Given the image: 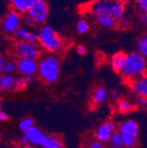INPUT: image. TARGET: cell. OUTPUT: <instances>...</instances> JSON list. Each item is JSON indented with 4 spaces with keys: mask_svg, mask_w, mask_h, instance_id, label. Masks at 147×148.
<instances>
[{
    "mask_svg": "<svg viewBox=\"0 0 147 148\" xmlns=\"http://www.w3.org/2000/svg\"><path fill=\"white\" fill-rule=\"evenodd\" d=\"M37 44L48 54L58 55L65 50L66 42L53 27L43 25L37 33Z\"/></svg>",
    "mask_w": 147,
    "mask_h": 148,
    "instance_id": "cell-1",
    "label": "cell"
},
{
    "mask_svg": "<svg viewBox=\"0 0 147 148\" xmlns=\"http://www.w3.org/2000/svg\"><path fill=\"white\" fill-rule=\"evenodd\" d=\"M147 71V60L141 54L133 51L126 54L125 61L120 74L123 79L131 82L133 79L142 76Z\"/></svg>",
    "mask_w": 147,
    "mask_h": 148,
    "instance_id": "cell-2",
    "label": "cell"
},
{
    "mask_svg": "<svg viewBox=\"0 0 147 148\" xmlns=\"http://www.w3.org/2000/svg\"><path fill=\"white\" fill-rule=\"evenodd\" d=\"M61 64L56 55H45L38 61L37 74L40 79L48 85L56 83L60 77Z\"/></svg>",
    "mask_w": 147,
    "mask_h": 148,
    "instance_id": "cell-3",
    "label": "cell"
},
{
    "mask_svg": "<svg viewBox=\"0 0 147 148\" xmlns=\"http://www.w3.org/2000/svg\"><path fill=\"white\" fill-rule=\"evenodd\" d=\"M90 10L94 16L99 14H107L111 16L116 22L124 18L125 14L124 5L115 2L113 0H95L91 4Z\"/></svg>",
    "mask_w": 147,
    "mask_h": 148,
    "instance_id": "cell-4",
    "label": "cell"
},
{
    "mask_svg": "<svg viewBox=\"0 0 147 148\" xmlns=\"http://www.w3.org/2000/svg\"><path fill=\"white\" fill-rule=\"evenodd\" d=\"M49 5L46 0H36L25 13V23L28 27H36L45 25L49 17Z\"/></svg>",
    "mask_w": 147,
    "mask_h": 148,
    "instance_id": "cell-5",
    "label": "cell"
},
{
    "mask_svg": "<svg viewBox=\"0 0 147 148\" xmlns=\"http://www.w3.org/2000/svg\"><path fill=\"white\" fill-rule=\"evenodd\" d=\"M118 132L123 140V146L126 148H134L138 140V125L132 119L125 120L118 126Z\"/></svg>",
    "mask_w": 147,
    "mask_h": 148,
    "instance_id": "cell-6",
    "label": "cell"
},
{
    "mask_svg": "<svg viewBox=\"0 0 147 148\" xmlns=\"http://www.w3.org/2000/svg\"><path fill=\"white\" fill-rule=\"evenodd\" d=\"M12 51L18 59L27 58L38 60L42 54V49L36 42H16L13 45Z\"/></svg>",
    "mask_w": 147,
    "mask_h": 148,
    "instance_id": "cell-7",
    "label": "cell"
},
{
    "mask_svg": "<svg viewBox=\"0 0 147 148\" xmlns=\"http://www.w3.org/2000/svg\"><path fill=\"white\" fill-rule=\"evenodd\" d=\"M23 21L22 15L13 10L7 12L1 21L2 31L8 36H12L16 30L21 27Z\"/></svg>",
    "mask_w": 147,
    "mask_h": 148,
    "instance_id": "cell-8",
    "label": "cell"
},
{
    "mask_svg": "<svg viewBox=\"0 0 147 148\" xmlns=\"http://www.w3.org/2000/svg\"><path fill=\"white\" fill-rule=\"evenodd\" d=\"M116 123L111 120H107L102 123L96 129V131L94 132L95 140L102 144L108 143L110 137H111L114 132H116Z\"/></svg>",
    "mask_w": 147,
    "mask_h": 148,
    "instance_id": "cell-9",
    "label": "cell"
},
{
    "mask_svg": "<svg viewBox=\"0 0 147 148\" xmlns=\"http://www.w3.org/2000/svg\"><path fill=\"white\" fill-rule=\"evenodd\" d=\"M16 64H17V71L20 73V75L33 77L35 74H37L38 60L21 58L18 59Z\"/></svg>",
    "mask_w": 147,
    "mask_h": 148,
    "instance_id": "cell-10",
    "label": "cell"
},
{
    "mask_svg": "<svg viewBox=\"0 0 147 148\" xmlns=\"http://www.w3.org/2000/svg\"><path fill=\"white\" fill-rule=\"evenodd\" d=\"M131 92L137 97H147V73L129 82Z\"/></svg>",
    "mask_w": 147,
    "mask_h": 148,
    "instance_id": "cell-11",
    "label": "cell"
},
{
    "mask_svg": "<svg viewBox=\"0 0 147 148\" xmlns=\"http://www.w3.org/2000/svg\"><path fill=\"white\" fill-rule=\"evenodd\" d=\"M12 37L16 42H37V33L26 27H20L13 34Z\"/></svg>",
    "mask_w": 147,
    "mask_h": 148,
    "instance_id": "cell-12",
    "label": "cell"
},
{
    "mask_svg": "<svg viewBox=\"0 0 147 148\" xmlns=\"http://www.w3.org/2000/svg\"><path fill=\"white\" fill-rule=\"evenodd\" d=\"M108 95H109V92L107 87L103 86H96L94 89L93 92H92V96H91L92 105L100 106L103 104L108 99Z\"/></svg>",
    "mask_w": 147,
    "mask_h": 148,
    "instance_id": "cell-13",
    "label": "cell"
},
{
    "mask_svg": "<svg viewBox=\"0 0 147 148\" xmlns=\"http://www.w3.org/2000/svg\"><path fill=\"white\" fill-rule=\"evenodd\" d=\"M39 147L41 148H64L62 138L54 134H47L45 133Z\"/></svg>",
    "mask_w": 147,
    "mask_h": 148,
    "instance_id": "cell-14",
    "label": "cell"
},
{
    "mask_svg": "<svg viewBox=\"0 0 147 148\" xmlns=\"http://www.w3.org/2000/svg\"><path fill=\"white\" fill-rule=\"evenodd\" d=\"M27 138H28V141H29V144L30 145H37L39 146L40 145V143L45 134L44 132H42V130L38 127L36 126H33L31 127L29 130L26 131L25 132H23Z\"/></svg>",
    "mask_w": 147,
    "mask_h": 148,
    "instance_id": "cell-15",
    "label": "cell"
},
{
    "mask_svg": "<svg viewBox=\"0 0 147 148\" xmlns=\"http://www.w3.org/2000/svg\"><path fill=\"white\" fill-rule=\"evenodd\" d=\"M36 0H9L12 10L22 14H25Z\"/></svg>",
    "mask_w": 147,
    "mask_h": 148,
    "instance_id": "cell-16",
    "label": "cell"
},
{
    "mask_svg": "<svg viewBox=\"0 0 147 148\" xmlns=\"http://www.w3.org/2000/svg\"><path fill=\"white\" fill-rule=\"evenodd\" d=\"M15 78L13 75L2 73L0 74V92H10L14 90Z\"/></svg>",
    "mask_w": 147,
    "mask_h": 148,
    "instance_id": "cell-17",
    "label": "cell"
},
{
    "mask_svg": "<svg viewBox=\"0 0 147 148\" xmlns=\"http://www.w3.org/2000/svg\"><path fill=\"white\" fill-rule=\"evenodd\" d=\"M125 58H126V54L122 51L116 52L112 56L111 58H110V65H111V68L113 69L114 71L118 73L121 72L125 61Z\"/></svg>",
    "mask_w": 147,
    "mask_h": 148,
    "instance_id": "cell-18",
    "label": "cell"
},
{
    "mask_svg": "<svg viewBox=\"0 0 147 148\" xmlns=\"http://www.w3.org/2000/svg\"><path fill=\"white\" fill-rule=\"evenodd\" d=\"M96 24L103 28H113L117 25V22L107 14H99L95 16Z\"/></svg>",
    "mask_w": 147,
    "mask_h": 148,
    "instance_id": "cell-19",
    "label": "cell"
},
{
    "mask_svg": "<svg viewBox=\"0 0 147 148\" xmlns=\"http://www.w3.org/2000/svg\"><path fill=\"white\" fill-rule=\"evenodd\" d=\"M135 104L128 99H119L116 102V108L120 114H128L135 109Z\"/></svg>",
    "mask_w": 147,
    "mask_h": 148,
    "instance_id": "cell-20",
    "label": "cell"
},
{
    "mask_svg": "<svg viewBox=\"0 0 147 148\" xmlns=\"http://www.w3.org/2000/svg\"><path fill=\"white\" fill-rule=\"evenodd\" d=\"M33 80V77L20 75L18 78H15L14 90L16 91H22L26 87H27Z\"/></svg>",
    "mask_w": 147,
    "mask_h": 148,
    "instance_id": "cell-21",
    "label": "cell"
},
{
    "mask_svg": "<svg viewBox=\"0 0 147 148\" xmlns=\"http://www.w3.org/2000/svg\"><path fill=\"white\" fill-rule=\"evenodd\" d=\"M137 52L147 58V34H143L137 42Z\"/></svg>",
    "mask_w": 147,
    "mask_h": 148,
    "instance_id": "cell-22",
    "label": "cell"
},
{
    "mask_svg": "<svg viewBox=\"0 0 147 148\" xmlns=\"http://www.w3.org/2000/svg\"><path fill=\"white\" fill-rule=\"evenodd\" d=\"M108 143L110 144V146H112L114 148H122L123 146V140L121 136V134L118 132V131H116L113 132L109 138Z\"/></svg>",
    "mask_w": 147,
    "mask_h": 148,
    "instance_id": "cell-23",
    "label": "cell"
},
{
    "mask_svg": "<svg viewBox=\"0 0 147 148\" xmlns=\"http://www.w3.org/2000/svg\"><path fill=\"white\" fill-rule=\"evenodd\" d=\"M17 71V64L14 60L10 59V60H5L3 67V73L5 74H10L12 75L14 72Z\"/></svg>",
    "mask_w": 147,
    "mask_h": 148,
    "instance_id": "cell-24",
    "label": "cell"
},
{
    "mask_svg": "<svg viewBox=\"0 0 147 148\" xmlns=\"http://www.w3.org/2000/svg\"><path fill=\"white\" fill-rule=\"evenodd\" d=\"M76 29L79 34H86L90 30V25L85 18H80L76 24Z\"/></svg>",
    "mask_w": 147,
    "mask_h": 148,
    "instance_id": "cell-25",
    "label": "cell"
},
{
    "mask_svg": "<svg viewBox=\"0 0 147 148\" xmlns=\"http://www.w3.org/2000/svg\"><path fill=\"white\" fill-rule=\"evenodd\" d=\"M34 125V120L33 118L27 116V117H24L22 118L20 123H19V128L21 132H25L26 131H27V130H29L31 127H33Z\"/></svg>",
    "mask_w": 147,
    "mask_h": 148,
    "instance_id": "cell-26",
    "label": "cell"
},
{
    "mask_svg": "<svg viewBox=\"0 0 147 148\" xmlns=\"http://www.w3.org/2000/svg\"><path fill=\"white\" fill-rule=\"evenodd\" d=\"M117 23H118L119 27L121 29H124V30L129 29L131 26V21L129 20V18H122V20L120 21H118Z\"/></svg>",
    "mask_w": 147,
    "mask_h": 148,
    "instance_id": "cell-27",
    "label": "cell"
},
{
    "mask_svg": "<svg viewBox=\"0 0 147 148\" xmlns=\"http://www.w3.org/2000/svg\"><path fill=\"white\" fill-rule=\"evenodd\" d=\"M136 4L140 12L147 13V0H136Z\"/></svg>",
    "mask_w": 147,
    "mask_h": 148,
    "instance_id": "cell-28",
    "label": "cell"
},
{
    "mask_svg": "<svg viewBox=\"0 0 147 148\" xmlns=\"http://www.w3.org/2000/svg\"><path fill=\"white\" fill-rule=\"evenodd\" d=\"M135 106L142 108H147V97H137Z\"/></svg>",
    "mask_w": 147,
    "mask_h": 148,
    "instance_id": "cell-29",
    "label": "cell"
},
{
    "mask_svg": "<svg viewBox=\"0 0 147 148\" xmlns=\"http://www.w3.org/2000/svg\"><path fill=\"white\" fill-rule=\"evenodd\" d=\"M137 21L139 24H141L142 26L147 27V13L140 12L137 15Z\"/></svg>",
    "mask_w": 147,
    "mask_h": 148,
    "instance_id": "cell-30",
    "label": "cell"
},
{
    "mask_svg": "<svg viewBox=\"0 0 147 148\" xmlns=\"http://www.w3.org/2000/svg\"><path fill=\"white\" fill-rule=\"evenodd\" d=\"M85 148H105L104 144L97 141V140H94V141H91Z\"/></svg>",
    "mask_w": 147,
    "mask_h": 148,
    "instance_id": "cell-31",
    "label": "cell"
},
{
    "mask_svg": "<svg viewBox=\"0 0 147 148\" xmlns=\"http://www.w3.org/2000/svg\"><path fill=\"white\" fill-rule=\"evenodd\" d=\"M76 50H77V53H78L79 55H80V56H84V55H85L86 52H87V49H86V47H85L84 44H79V45L77 46Z\"/></svg>",
    "mask_w": 147,
    "mask_h": 148,
    "instance_id": "cell-32",
    "label": "cell"
},
{
    "mask_svg": "<svg viewBox=\"0 0 147 148\" xmlns=\"http://www.w3.org/2000/svg\"><path fill=\"white\" fill-rule=\"evenodd\" d=\"M19 142H20V144L22 145V147H25V146H27V145H30V144H29V141H28V138H27V136H26L24 133L21 136Z\"/></svg>",
    "mask_w": 147,
    "mask_h": 148,
    "instance_id": "cell-33",
    "label": "cell"
},
{
    "mask_svg": "<svg viewBox=\"0 0 147 148\" xmlns=\"http://www.w3.org/2000/svg\"><path fill=\"white\" fill-rule=\"evenodd\" d=\"M9 120V116L5 111H0V122H7Z\"/></svg>",
    "mask_w": 147,
    "mask_h": 148,
    "instance_id": "cell-34",
    "label": "cell"
},
{
    "mask_svg": "<svg viewBox=\"0 0 147 148\" xmlns=\"http://www.w3.org/2000/svg\"><path fill=\"white\" fill-rule=\"evenodd\" d=\"M5 62V59L4 58V56L0 53V74L3 73V67H4Z\"/></svg>",
    "mask_w": 147,
    "mask_h": 148,
    "instance_id": "cell-35",
    "label": "cell"
},
{
    "mask_svg": "<svg viewBox=\"0 0 147 148\" xmlns=\"http://www.w3.org/2000/svg\"><path fill=\"white\" fill-rule=\"evenodd\" d=\"M111 95H112V97H113L114 100H116V101H118V100H119L120 95H119L118 90H113V91L111 92Z\"/></svg>",
    "mask_w": 147,
    "mask_h": 148,
    "instance_id": "cell-36",
    "label": "cell"
},
{
    "mask_svg": "<svg viewBox=\"0 0 147 148\" xmlns=\"http://www.w3.org/2000/svg\"><path fill=\"white\" fill-rule=\"evenodd\" d=\"M113 1H115V2H117V3H120V4H122V5H124V4H126V3H128L130 0H113Z\"/></svg>",
    "mask_w": 147,
    "mask_h": 148,
    "instance_id": "cell-37",
    "label": "cell"
},
{
    "mask_svg": "<svg viewBox=\"0 0 147 148\" xmlns=\"http://www.w3.org/2000/svg\"><path fill=\"white\" fill-rule=\"evenodd\" d=\"M22 148H41L37 145H29L27 146H25V147H22Z\"/></svg>",
    "mask_w": 147,
    "mask_h": 148,
    "instance_id": "cell-38",
    "label": "cell"
},
{
    "mask_svg": "<svg viewBox=\"0 0 147 148\" xmlns=\"http://www.w3.org/2000/svg\"><path fill=\"white\" fill-rule=\"evenodd\" d=\"M2 110V101H1V100H0V111Z\"/></svg>",
    "mask_w": 147,
    "mask_h": 148,
    "instance_id": "cell-39",
    "label": "cell"
},
{
    "mask_svg": "<svg viewBox=\"0 0 147 148\" xmlns=\"http://www.w3.org/2000/svg\"><path fill=\"white\" fill-rule=\"evenodd\" d=\"M105 148H114V147H112V146H110V145H109V146H107V147H105Z\"/></svg>",
    "mask_w": 147,
    "mask_h": 148,
    "instance_id": "cell-40",
    "label": "cell"
}]
</instances>
